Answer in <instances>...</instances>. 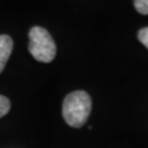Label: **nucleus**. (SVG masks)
Here are the masks:
<instances>
[{"mask_svg": "<svg viewBox=\"0 0 148 148\" xmlns=\"http://www.w3.org/2000/svg\"><path fill=\"white\" fill-rule=\"evenodd\" d=\"M91 111V99L86 91L77 90L66 96L63 101V119L72 127H82Z\"/></svg>", "mask_w": 148, "mask_h": 148, "instance_id": "obj_1", "label": "nucleus"}, {"mask_svg": "<svg viewBox=\"0 0 148 148\" xmlns=\"http://www.w3.org/2000/svg\"><path fill=\"white\" fill-rule=\"evenodd\" d=\"M29 51L36 61L42 63L52 62L56 57L57 47L49 32L41 26H35L30 30Z\"/></svg>", "mask_w": 148, "mask_h": 148, "instance_id": "obj_2", "label": "nucleus"}, {"mask_svg": "<svg viewBox=\"0 0 148 148\" xmlns=\"http://www.w3.org/2000/svg\"><path fill=\"white\" fill-rule=\"evenodd\" d=\"M12 47H14V42L11 37L8 35H0V73L4 71L8 59L10 58Z\"/></svg>", "mask_w": 148, "mask_h": 148, "instance_id": "obj_3", "label": "nucleus"}, {"mask_svg": "<svg viewBox=\"0 0 148 148\" xmlns=\"http://www.w3.org/2000/svg\"><path fill=\"white\" fill-rule=\"evenodd\" d=\"M137 12L142 15H148V0H133Z\"/></svg>", "mask_w": 148, "mask_h": 148, "instance_id": "obj_4", "label": "nucleus"}, {"mask_svg": "<svg viewBox=\"0 0 148 148\" xmlns=\"http://www.w3.org/2000/svg\"><path fill=\"white\" fill-rule=\"evenodd\" d=\"M10 110V100L5 96L0 95V117L5 116Z\"/></svg>", "mask_w": 148, "mask_h": 148, "instance_id": "obj_5", "label": "nucleus"}, {"mask_svg": "<svg viewBox=\"0 0 148 148\" xmlns=\"http://www.w3.org/2000/svg\"><path fill=\"white\" fill-rule=\"evenodd\" d=\"M137 37H138V40H140V42L148 49V27H145V29L138 31Z\"/></svg>", "mask_w": 148, "mask_h": 148, "instance_id": "obj_6", "label": "nucleus"}]
</instances>
